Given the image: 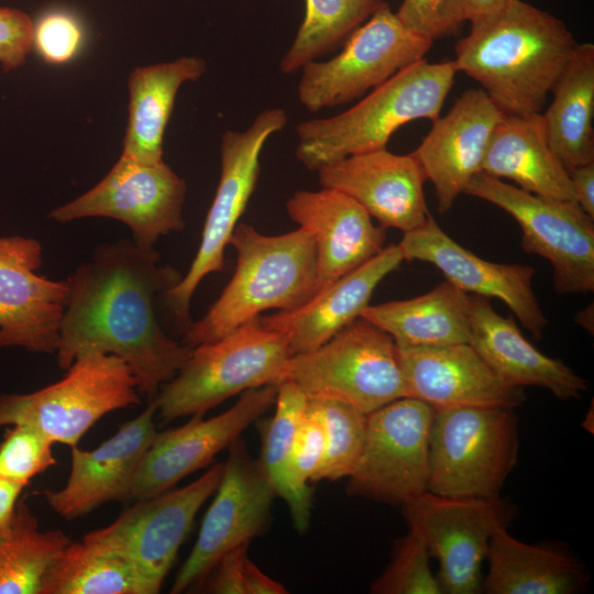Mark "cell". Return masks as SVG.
Segmentation results:
<instances>
[{
  "instance_id": "obj_1",
  "label": "cell",
  "mask_w": 594,
  "mask_h": 594,
  "mask_svg": "<svg viewBox=\"0 0 594 594\" xmlns=\"http://www.w3.org/2000/svg\"><path fill=\"white\" fill-rule=\"evenodd\" d=\"M182 278L158 252L132 239L101 243L79 264L59 328L57 365L67 370L90 353L125 362L140 395L152 400L182 367L191 348L172 339L158 316L161 297Z\"/></svg>"
},
{
  "instance_id": "obj_2",
  "label": "cell",
  "mask_w": 594,
  "mask_h": 594,
  "mask_svg": "<svg viewBox=\"0 0 594 594\" xmlns=\"http://www.w3.org/2000/svg\"><path fill=\"white\" fill-rule=\"evenodd\" d=\"M557 16L522 0L471 23L454 48L457 72L476 80L505 116L541 112L575 47Z\"/></svg>"
},
{
  "instance_id": "obj_3",
  "label": "cell",
  "mask_w": 594,
  "mask_h": 594,
  "mask_svg": "<svg viewBox=\"0 0 594 594\" xmlns=\"http://www.w3.org/2000/svg\"><path fill=\"white\" fill-rule=\"evenodd\" d=\"M229 244L235 271L207 314L184 332L190 348L217 341L263 311L295 310L317 293V246L308 229L266 235L240 223Z\"/></svg>"
},
{
  "instance_id": "obj_4",
  "label": "cell",
  "mask_w": 594,
  "mask_h": 594,
  "mask_svg": "<svg viewBox=\"0 0 594 594\" xmlns=\"http://www.w3.org/2000/svg\"><path fill=\"white\" fill-rule=\"evenodd\" d=\"M455 74L453 61L421 58L406 66L349 110L299 123L296 157L309 170H319L346 156L385 148L404 124L439 117Z\"/></svg>"
},
{
  "instance_id": "obj_5",
  "label": "cell",
  "mask_w": 594,
  "mask_h": 594,
  "mask_svg": "<svg viewBox=\"0 0 594 594\" xmlns=\"http://www.w3.org/2000/svg\"><path fill=\"white\" fill-rule=\"evenodd\" d=\"M293 353L287 338L258 317L221 339L191 348L178 372L153 398L166 420L200 415L226 399L285 380Z\"/></svg>"
},
{
  "instance_id": "obj_6",
  "label": "cell",
  "mask_w": 594,
  "mask_h": 594,
  "mask_svg": "<svg viewBox=\"0 0 594 594\" xmlns=\"http://www.w3.org/2000/svg\"><path fill=\"white\" fill-rule=\"evenodd\" d=\"M518 448L514 409H435L427 492L452 498H498L517 462Z\"/></svg>"
},
{
  "instance_id": "obj_7",
  "label": "cell",
  "mask_w": 594,
  "mask_h": 594,
  "mask_svg": "<svg viewBox=\"0 0 594 594\" xmlns=\"http://www.w3.org/2000/svg\"><path fill=\"white\" fill-rule=\"evenodd\" d=\"M284 381L308 399H336L365 415L407 397L394 339L362 317L320 346L292 355Z\"/></svg>"
},
{
  "instance_id": "obj_8",
  "label": "cell",
  "mask_w": 594,
  "mask_h": 594,
  "mask_svg": "<svg viewBox=\"0 0 594 594\" xmlns=\"http://www.w3.org/2000/svg\"><path fill=\"white\" fill-rule=\"evenodd\" d=\"M140 403L125 362L90 353L77 358L56 383L29 394L0 395V427L28 425L72 448L103 416Z\"/></svg>"
},
{
  "instance_id": "obj_9",
  "label": "cell",
  "mask_w": 594,
  "mask_h": 594,
  "mask_svg": "<svg viewBox=\"0 0 594 594\" xmlns=\"http://www.w3.org/2000/svg\"><path fill=\"white\" fill-rule=\"evenodd\" d=\"M286 123L283 109H265L245 131L227 130L222 134L220 178L196 256L180 280L161 297L163 307L183 333L193 322L190 302L198 285L209 274L223 268L226 246L257 183L262 150Z\"/></svg>"
},
{
  "instance_id": "obj_10",
  "label": "cell",
  "mask_w": 594,
  "mask_h": 594,
  "mask_svg": "<svg viewBox=\"0 0 594 594\" xmlns=\"http://www.w3.org/2000/svg\"><path fill=\"white\" fill-rule=\"evenodd\" d=\"M222 473L223 463H218L184 487L135 501L112 524L90 531L82 541L124 559L136 576L140 594H156Z\"/></svg>"
},
{
  "instance_id": "obj_11",
  "label": "cell",
  "mask_w": 594,
  "mask_h": 594,
  "mask_svg": "<svg viewBox=\"0 0 594 594\" xmlns=\"http://www.w3.org/2000/svg\"><path fill=\"white\" fill-rule=\"evenodd\" d=\"M463 193L499 207L518 222L521 249L550 262L558 293L594 290V223L576 201L538 196L484 173L475 174Z\"/></svg>"
},
{
  "instance_id": "obj_12",
  "label": "cell",
  "mask_w": 594,
  "mask_h": 594,
  "mask_svg": "<svg viewBox=\"0 0 594 594\" xmlns=\"http://www.w3.org/2000/svg\"><path fill=\"white\" fill-rule=\"evenodd\" d=\"M432 41L405 26L385 1L334 57L301 68L299 102L309 111L351 102L424 58Z\"/></svg>"
},
{
  "instance_id": "obj_13",
  "label": "cell",
  "mask_w": 594,
  "mask_h": 594,
  "mask_svg": "<svg viewBox=\"0 0 594 594\" xmlns=\"http://www.w3.org/2000/svg\"><path fill=\"white\" fill-rule=\"evenodd\" d=\"M186 193V182L164 161L146 164L121 154L97 185L48 217L58 223L114 219L130 228L135 244L152 249L161 237L185 229Z\"/></svg>"
},
{
  "instance_id": "obj_14",
  "label": "cell",
  "mask_w": 594,
  "mask_h": 594,
  "mask_svg": "<svg viewBox=\"0 0 594 594\" xmlns=\"http://www.w3.org/2000/svg\"><path fill=\"white\" fill-rule=\"evenodd\" d=\"M433 409L402 397L366 415L364 443L346 492L405 504L427 491Z\"/></svg>"
},
{
  "instance_id": "obj_15",
  "label": "cell",
  "mask_w": 594,
  "mask_h": 594,
  "mask_svg": "<svg viewBox=\"0 0 594 594\" xmlns=\"http://www.w3.org/2000/svg\"><path fill=\"white\" fill-rule=\"evenodd\" d=\"M223 473L189 556L178 570L170 593L197 586L218 560L244 546L266 528L275 491L240 437L229 448Z\"/></svg>"
},
{
  "instance_id": "obj_16",
  "label": "cell",
  "mask_w": 594,
  "mask_h": 594,
  "mask_svg": "<svg viewBox=\"0 0 594 594\" xmlns=\"http://www.w3.org/2000/svg\"><path fill=\"white\" fill-rule=\"evenodd\" d=\"M409 527L424 538L437 558L442 594H474L482 590L481 565L490 540L506 527L508 509L498 498H452L424 492L403 504Z\"/></svg>"
},
{
  "instance_id": "obj_17",
  "label": "cell",
  "mask_w": 594,
  "mask_h": 594,
  "mask_svg": "<svg viewBox=\"0 0 594 594\" xmlns=\"http://www.w3.org/2000/svg\"><path fill=\"white\" fill-rule=\"evenodd\" d=\"M276 395V384L252 388L243 392L232 407L217 416L204 419L195 415L178 428L157 432L136 466L125 501L160 495L207 466L270 409Z\"/></svg>"
},
{
  "instance_id": "obj_18",
  "label": "cell",
  "mask_w": 594,
  "mask_h": 594,
  "mask_svg": "<svg viewBox=\"0 0 594 594\" xmlns=\"http://www.w3.org/2000/svg\"><path fill=\"white\" fill-rule=\"evenodd\" d=\"M42 263L37 239L0 235V349L56 352L69 282L40 275Z\"/></svg>"
},
{
  "instance_id": "obj_19",
  "label": "cell",
  "mask_w": 594,
  "mask_h": 594,
  "mask_svg": "<svg viewBox=\"0 0 594 594\" xmlns=\"http://www.w3.org/2000/svg\"><path fill=\"white\" fill-rule=\"evenodd\" d=\"M398 246L404 260L433 264L462 292L503 300L535 339L542 337L548 319L532 290L535 267L479 257L448 235L431 215L405 232Z\"/></svg>"
},
{
  "instance_id": "obj_20",
  "label": "cell",
  "mask_w": 594,
  "mask_h": 594,
  "mask_svg": "<svg viewBox=\"0 0 594 594\" xmlns=\"http://www.w3.org/2000/svg\"><path fill=\"white\" fill-rule=\"evenodd\" d=\"M396 346L407 397L419 399L433 410L514 409L526 400L522 388L506 384L470 343Z\"/></svg>"
},
{
  "instance_id": "obj_21",
  "label": "cell",
  "mask_w": 594,
  "mask_h": 594,
  "mask_svg": "<svg viewBox=\"0 0 594 594\" xmlns=\"http://www.w3.org/2000/svg\"><path fill=\"white\" fill-rule=\"evenodd\" d=\"M317 172L322 188L351 197L384 229L405 233L430 215L424 194L427 178L411 153L398 155L385 147L346 156Z\"/></svg>"
},
{
  "instance_id": "obj_22",
  "label": "cell",
  "mask_w": 594,
  "mask_h": 594,
  "mask_svg": "<svg viewBox=\"0 0 594 594\" xmlns=\"http://www.w3.org/2000/svg\"><path fill=\"white\" fill-rule=\"evenodd\" d=\"M154 399L135 418L124 422L99 447L81 450L72 447L70 473L58 491L42 492L47 505L61 517L74 520L101 505L125 502L136 466L157 431Z\"/></svg>"
},
{
  "instance_id": "obj_23",
  "label": "cell",
  "mask_w": 594,
  "mask_h": 594,
  "mask_svg": "<svg viewBox=\"0 0 594 594\" xmlns=\"http://www.w3.org/2000/svg\"><path fill=\"white\" fill-rule=\"evenodd\" d=\"M503 113L483 89H468L411 153L437 195L438 211H449L471 178L481 173L492 133Z\"/></svg>"
},
{
  "instance_id": "obj_24",
  "label": "cell",
  "mask_w": 594,
  "mask_h": 594,
  "mask_svg": "<svg viewBox=\"0 0 594 594\" xmlns=\"http://www.w3.org/2000/svg\"><path fill=\"white\" fill-rule=\"evenodd\" d=\"M289 217L315 239L317 293L376 256L386 232L345 194L330 188L296 191L286 204ZM316 293V294H317Z\"/></svg>"
},
{
  "instance_id": "obj_25",
  "label": "cell",
  "mask_w": 594,
  "mask_h": 594,
  "mask_svg": "<svg viewBox=\"0 0 594 594\" xmlns=\"http://www.w3.org/2000/svg\"><path fill=\"white\" fill-rule=\"evenodd\" d=\"M469 314L470 344L506 384L547 388L561 400L578 398L587 391L586 380L535 348L515 319L502 317L490 298L470 296Z\"/></svg>"
},
{
  "instance_id": "obj_26",
  "label": "cell",
  "mask_w": 594,
  "mask_h": 594,
  "mask_svg": "<svg viewBox=\"0 0 594 594\" xmlns=\"http://www.w3.org/2000/svg\"><path fill=\"white\" fill-rule=\"evenodd\" d=\"M403 261L398 244L385 246L376 256L318 292L301 307L258 316V320L287 338L293 355L311 351L358 319L376 286Z\"/></svg>"
},
{
  "instance_id": "obj_27",
  "label": "cell",
  "mask_w": 594,
  "mask_h": 594,
  "mask_svg": "<svg viewBox=\"0 0 594 594\" xmlns=\"http://www.w3.org/2000/svg\"><path fill=\"white\" fill-rule=\"evenodd\" d=\"M481 173L514 180L525 191L576 201L569 172L552 151L541 112L505 116L495 127Z\"/></svg>"
},
{
  "instance_id": "obj_28",
  "label": "cell",
  "mask_w": 594,
  "mask_h": 594,
  "mask_svg": "<svg viewBox=\"0 0 594 594\" xmlns=\"http://www.w3.org/2000/svg\"><path fill=\"white\" fill-rule=\"evenodd\" d=\"M205 59L184 56L134 68L128 78L129 116L122 154L138 162H163L164 133L182 85L206 73Z\"/></svg>"
},
{
  "instance_id": "obj_29",
  "label": "cell",
  "mask_w": 594,
  "mask_h": 594,
  "mask_svg": "<svg viewBox=\"0 0 594 594\" xmlns=\"http://www.w3.org/2000/svg\"><path fill=\"white\" fill-rule=\"evenodd\" d=\"M470 296L449 282L405 300L367 305L362 318L407 346L470 343Z\"/></svg>"
},
{
  "instance_id": "obj_30",
  "label": "cell",
  "mask_w": 594,
  "mask_h": 594,
  "mask_svg": "<svg viewBox=\"0 0 594 594\" xmlns=\"http://www.w3.org/2000/svg\"><path fill=\"white\" fill-rule=\"evenodd\" d=\"M486 559L488 573L482 590L488 594H571L585 582L575 559L517 540L506 527L493 534Z\"/></svg>"
},
{
  "instance_id": "obj_31",
  "label": "cell",
  "mask_w": 594,
  "mask_h": 594,
  "mask_svg": "<svg viewBox=\"0 0 594 594\" xmlns=\"http://www.w3.org/2000/svg\"><path fill=\"white\" fill-rule=\"evenodd\" d=\"M542 114L549 144L564 168L594 162V45H576Z\"/></svg>"
},
{
  "instance_id": "obj_32",
  "label": "cell",
  "mask_w": 594,
  "mask_h": 594,
  "mask_svg": "<svg viewBox=\"0 0 594 594\" xmlns=\"http://www.w3.org/2000/svg\"><path fill=\"white\" fill-rule=\"evenodd\" d=\"M275 411L263 430L258 461L276 496L289 508L295 529L305 532L310 522L312 488L299 485L293 475L292 455L296 430L308 398L292 382L277 384Z\"/></svg>"
},
{
  "instance_id": "obj_33",
  "label": "cell",
  "mask_w": 594,
  "mask_h": 594,
  "mask_svg": "<svg viewBox=\"0 0 594 594\" xmlns=\"http://www.w3.org/2000/svg\"><path fill=\"white\" fill-rule=\"evenodd\" d=\"M68 543L62 530L42 531L29 506L18 502L0 535V594H40L47 569Z\"/></svg>"
},
{
  "instance_id": "obj_34",
  "label": "cell",
  "mask_w": 594,
  "mask_h": 594,
  "mask_svg": "<svg viewBox=\"0 0 594 594\" xmlns=\"http://www.w3.org/2000/svg\"><path fill=\"white\" fill-rule=\"evenodd\" d=\"M40 594H140V588L124 559L81 540L55 558Z\"/></svg>"
},
{
  "instance_id": "obj_35",
  "label": "cell",
  "mask_w": 594,
  "mask_h": 594,
  "mask_svg": "<svg viewBox=\"0 0 594 594\" xmlns=\"http://www.w3.org/2000/svg\"><path fill=\"white\" fill-rule=\"evenodd\" d=\"M384 0H305L304 20L279 63L284 74H293L346 41Z\"/></svg>"
},
{
  "instance_id": "obj_36",
  "label": "cell",
  "mask_w": 594,
  "mask_h": 594,
  "mask_svg": "<svg viewBox=\"0 0 594 594\" xmlns=\"http://www.w3.org/2000/svg\"><path fill=\"white\" fill-rule=\"evenodd\" d=\"M318 409L326 432L321 462L310 482L349 477L361 454L366 415L336 399H309Z\"/></svg>"
},
{
  "instance_id": "obj_37",
  "label": "cell",
  "mask_w": 594,
  "mask_h": 594,
  "mask_svg": "<svg viewBox=\"0 0 594 594\" xmlns=\"http://www.w3.org/2000/svg\"><path fill=\"white\" fill-rule=\"evenodd\" d=\"M430 553L422 536L410 527L409 532L394 546L389 564L373 581L375 594H442L436 574L432 573Z\"/></svg>"
},
{
  "instance_id": "obj_38",
  "label": "cell",
  "mask_w": 594,
  "mask_h": 594,
  "mask_svg": "<svg viewBox=\"0 0 594 594\" xmlns=\"http://www.w3.org/2000/svg\"><path fill=\"white\" fill-rule=\"evenodd\" d=\"M54 442L28 425H12L0 443V476L26 486L33 477L57 463Z\"/></svg>"
},
{
  "instance_id": "obj_39",
  "label": "cell",
  "mask_w": 594,
  "mask_h": 594,
  "mask_svg": "<svg viewBox=\"0 0 594 594\" xmlns=\"http://www.w3.org/2000/svg\"><path fill=\"white\" fill-rule=\"evenodd\" d=\"M198 585L204 592L213 594L287 593L285 586L263 573L249 559L248 546L221 557Z\"/></svg>"
},
{
  "instance_id": "obj_40",
  "label": "cell",
  "mask_w": 594,
  "mask_h": 594,
  "mask_svg": "<svg viewBox=\"0 0 594 594\" xmlns=\"http://www.w3.org/2000/svg\"><path fill=\"white\" fill-rule=\"evenodd\" d=\"M82 37V28L77 18L63 10L44 13L33 28V46L50 64H65L73 59Z\"/></svg>"
},
{
  "instance_id": "obj_41",
  "label": "cell",
  "mask_w": 594,
  "mask_h": 594,
  "mask_svg": "<svg viewBox=\"0 0 594 594\" xmlns=\"http://www.w3.org/2000/svg\"><path fill=\"white\" fill-rule=\"evenodd\" d=\"M396 15L432 42L457 34L465 22L461 0H403Z\"/></svg>"
},
{
  "instance_id": "obj_42",
  "label": "cell",
  "mask_w": 594,
  "mask_h": 594,
  "mask_svg": "<svg viewBox=\"0 0 594 594\" xmlns=\"http://www.w3.org/2000/svg\"><path fill=\"white\" fill-rule=\"evenodd\" d=\"M326 446V432L321 416L308 399L307 407L298 424L292 455V470L295 481L301 486L309 482L317 471Z\"/></svg>"
},
{
  "instance_id": "obj_43",
  "label": "cell",
  "mask_w": 594,
  "mask_h": 594,
  "mask_svg": "<svg viewBox=\"0 0 594 594\" xmlns=\"http://www.w3.org/2000/svg\"><path fill=\"white\" fill-rule=\"evenodd\" d=\"M34 22L19 9L0 7V66L4 73L21 67L33 47Z\"/></svg>"
},
{
  "instance_id": "obj_44",
  "label": "cell",
  "mask_w": 594,
  "mask_h": 594,
  "mask_svg": "<svg viewBox=\"0 0 594 594\" xmlns=\"http://www.w3.org/2000/svg\"><path fill=\"white\" fill-rule=\"evenodd\" d=\"M569 175L576 202L594 219V162L573 168Z\"/></svg>"
},
{
  "instance_id": "obj_45",
  "label": "cell",
  "mask_w": 594,
  "mask_h": 594,
  "mask_svg": "<svg viewBox=\"0 0 594 594\" xmlns=\"http://www.w3.org/2000/svg\"><path fill=\"white\" fill-rule=\"evenodd\" d=\"M23 486L0 476V535L9 527Z\"/></svg>"
},
{
  "instance_id": "obj_46",
  "label": "cell",
  "mask_w": 594,
  "mask_h": 594,
  "mask_svg": "<svg viewBox=\"0 0 594 594\" xmlns=\"http://www.w3.org/2000/svg\"><path fill=\"white\" fill-rule=\"evenodd\" d=\"M508 0H461L465 21L474 22L501 10Z\"/></svg>"
},
{
  "instance_id": "obj_47",
  "label": "cell",
  "mask_w": 594,
  "mask_h": 594,
  "mask_svg": "<svg viewBox=\"0 0 594 594\" xmlns=\"http://www.w3.org/2000/svg\"><path fill=\"white\" fill-rule=\"evenodd\" d=\"M574 320L588 332L593 333V306L591 305L576 314Z\"/></svg>"
}]
</instances>
